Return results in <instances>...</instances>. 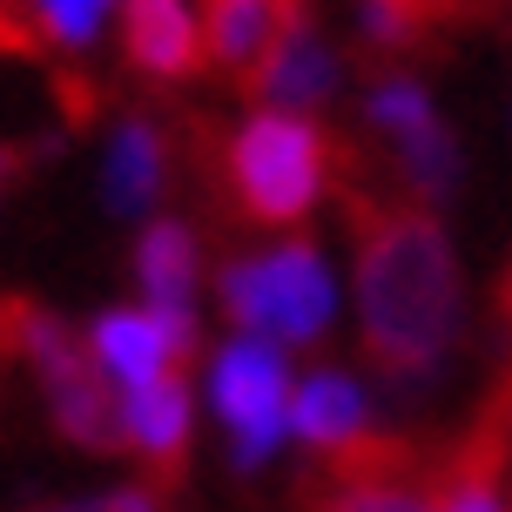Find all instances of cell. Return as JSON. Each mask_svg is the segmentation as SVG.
<instances>
[{
    "mask_svg": "<svg viewBox=\"0 0 512 512\" xmlns=\"http://www.w3.org/2000/svg\"><path fill=\"white\" fill-rule=\"evenodd\" d=\"M290 364H283V344L270 337H236L216 351L209 364V398H216V418L230 425V459L250 472L277 452V438L290 432Z\"/></svg>",
    "mask_w": 512,
    "mask_h": 512,
    "instance_id": "obj_4",
    "label": "cell"
},
{
    "mask_svg": "<svg viewBox=\"0 0 512 512\" xmlns=\"http://www.w3.org/2000/svg\"><path fill=\"white\" fill-rule=\"evenodd\" d=\"M290 432L304 438L317 459H331L344 445H358L371 425V405H364V384L344 378V371H310L297 391H290Z\"/></svg>",
    "mask_w": 512,
    "mask_h": 512,
    "instance_id": "obj_12",
    "label": "cell"
},
{
    "mask_svg": "<svg viewBox=\"0 0 512 512\" xmlns=\"http://www.w3.org/2000/svg\"><path fill=\"white\" fill-rule=\"evenodd\" d=\"M162 189H169V128L149 115H122L102 142V203L115 216H149Z\"/></svg>",
    "mask_w": 512,
    "mask_h": 512,
    "instance_id": "obj_9",
    "label": "cell"
},
{
    "mask_svg": "<svg viewBox=\"0 0 512 512\" xmlns=\"http://www.w3.org/2000/svg\"><path fill=\"white\" fill-rule=\"evenodd\" d=\"M506 459H512V418L506 411H486V418L472 425V438L432 472L438 512H506V499H499Z\"/></svg>",
    "mask_w": 512,
    "mask_h": 512,
    "instance_id": "obj_10",
    "label": "cell"
},
{
    "mask_svg": "<svg viewBox=\"0 0 512 512\" xmlns=\"http://www.w3.org/2000/svg\"><path fill=\"white\" fill-rule=\"evenodd\" d=\"M122 0H0V48H61L81 54L102 41Z\"/></svg>",
    "mask_w": 512,
    "mask_h": 512,
    "instance_id": "obj_13",
    "label": "cell"
},
{
    "mask_svg": "<svg viewBox=\"0 0 512 512\" xmlns=\"http://www.w3.org/2000/svg\"><path fill=\"white\" fill-rule=\"evenodd\" d=\"M310 512H438L432 472L405 465H371V472H324V492L310 499Z\"/></svg>",
    "mask_w": 512,
    "mask_h": 512,
    "instance_id": "obj_14",
    "label": "cell"
},
{
    "mask_svg": "<svg viewBox=\"0 0 512 512\" xmlns=\"http://www.w3.org/2000/svg\"><path fill=\"white\" fill-rule=\"evenodd\" d=\"M297 21L304 0H203V61L223 81H256V68Z\"/></svg>",
    "mask_w": 512,
    "mask_h": 512,
    "instance_id": "obj_6",
    "label": "cell"
},
{
    "mask_svg": "<svg viewBox=\"0 0 512 512\" xmlns=\"http://www.w3.org/2000/svg\"><path fill=\"white\" fill-rule=\"evenodd\" d=\"M344 216L358 236V331L364 358L384 378L418 384L432 378L465 310L459 250L438 223V209L411 203L398 189L344 182Z\"/></svg>",
    "mask_w": 512,
    "mask_h": 512,
    "instance_id": "obj_1",
    "label": "cell"
},
{
    "mask_svg": "<svg viewBox=\"0 0 512 512\" xmlns=\"http://www.w3.org/2000/svg\"><path fill=\"white\" fill-rule=\"evenodd\" d=\"M358 34L384 54H411L438 34L432 14H418L411 0H358Z\"/></svg>",
    "mask_w": 512,
    "mask_h": 512,
    "instance_id": "obj_17",
    "label": "cell"
},
{
    "mask_svg": "<svg viewBox=\"0 0 512 512\" xmlns=\"http://www.w3.org/2000/svg\"><path fill=\"white\" fill-rule=\"evenodd\" d=\"M135 283L149 304H189L196 290V236L176 216H155L135 236Z\"/></svg>",
    "mask_w": 512,
    "mask_h": 512,
    "instance_id": "obj_15",
    "label": "cell"
},
{
    "mask_svg": "<svg viewBox=\"0 0 512 512\" xmlns=\"http://www.w3.org/2000/svg\"><path fill=\"white\" fill-rule=\"evenodd\" d=\"M216 304L236 331L270 344H317L331 331V263L310 236H283L270 250H243L216 270Z\"/></svg>",
    "mask_w": 512,
    "mask_h": 512,
    "instance_id": "obj_3",
    "label": "cell"
},
{
    "mask_svg": "<svg viewBox=\"0 0 512 512\" xmlns=\"http://www.w3.org/2000/svg\"><path fill=\"white\" fill-rule=\"evenodd\" d=\"M337 169H344V155L324 135V122L297 115V108H256L216 149L223 203L263 230H297L337 189Z\"/></svg>",
    "mask_w": 512,
    "mask_h": 512,
    "instance_id": "obj_2",
    "label": "cell"
},
{
    "mask_svg": "<svg viewBox=\"0 0 512 512\" xmlns=\"http://www.w3.org/2000/svg\"><path fill=\"white\" fill-rule=\"evenodd\" d=\"M122 452L149 465L155 486H176L189 465V384L182 371L122 391Z\"/></svg>",
    "mask_w": 512,
    "mask_h": 512,
    "instance_id": "obj_7",
    "label": "cell"
},
{
    "mask_svg": "<svg viewBox=\"0 0 512 512\" xmlns=\"http://www.w3.org/2000/svg\"><path fill=\"white\" fill-rule=\"evenodd\" d=\"M250 88H256V102H263V108H297V115H310V108H324L337 95V48L317 34V21L304 14V21L270 48V61L256 68Z\"/></svg>",
    "mask_w": 512,
    "mask_h": 512,
    "instance_id": "obj_11",
    "label": "cell"
},
{
    "mask_svg": "<svg viewBox=\"0 0 512 512\" xmlns=\"http://www.w3.org/2000/svg\"><path fill=\"white\" fill-rule=\"evenodd\" d=\"M122 54L149 81H189L203 68V21L189 0H122Z\"/></svg>",
    "mask_w": 512,
    "mask_h": 512,
    "instance_id": "obj_8",
    "label": "cell"
},
{
    "mask_svg": "<svg viewBox=\"0 0 512 512\" xmlns=\"http://www.w3.org/2000/svg\"><path fill=\"white\" fill-rule=\"evenodd\" d=\"M88 358L102 364V378L115 384V391L149 384V378H169V371H182V364L196 358V317H189V304L102 310L95 331H88Z\"/></svg>",
    "mask_w": 512,
    "mask_h": 512,
    "instance_id": "obj_5",
    "label": "cell"
},
{
    "mask_svg": "<svg viewBox=\"0 0 512 512\" xmlns=\"http://www.w3.org/2000/svg\"><path fill=\"white\" fill-rule=\"evenodd\" d=\"M61 512H162V506H155L149 492L128 486V492H108V499H95V506H61Z\"/></svg>",
    "mask_w": 512,
    "mask_h": 512,
    "instance_id": "obj_19",
    "label": "cell"
},
{
    "mask_svg": "<svg viewBox=\"0 0 512 512\" xmlns=\"http://www.w3.org/2000/svg\"><path fill=\"white\" fill-rule=\"evenodd\" d=\"M14 169H21V155H14V149H0V196H7V182H14Z\"/></svg>",
    "mask_w": 512,
    "mask_h": 512,
    "instance_id": "obj_21",
    "label": "cell"
},
{
    "mask_svg": "<svg viewBox=\"0 0 512 512\" xmlns=\"http://www.w3.org/2000/svg\"><path fill=\"white\" fill-rule=\"evenodd\" d=\"M499 324H506V344H512V263H506V277H499ZM492 411H506V418H512V358H506V384H499Z\"/></svg>",
    "mask_w": 512,
    "mask_h": 512,
    "instance_id": "obj_18",
    "label": "cell"
},
{
    "mask_svg": "<svg viewBox=\"0 0 512 512\" xmlns=\"http://www.w3.org/2000/svg\"><path fill=\"white\" fill-rule=\"evenodd\" d=\"M411 7H418V14H432L438 27H445V21H459V14H465V0H411Z\"/></svg>",
    "mask_w": 512,
    "mask_h": 512,
    "instance_id": "obj_20",
    "label": "cell"
},
{
    "mask_svg": "<svg viewBox=\"0 0 512 512\" xmlns=\"http://www.w3.org/2000/svg\"><path fill=\"white\" fill-rule=\"evenodd\" d=\"M364 122L378 128L384 142H398V135H411V128L438 122V102H432V88H425L418 75H378L371 95H364Z\"/></svg>",
    "mask_w": 512,
    "mask_h": 512,
    "instance_id": "obj_16",
    "label": "cell"
}]
</instances>
